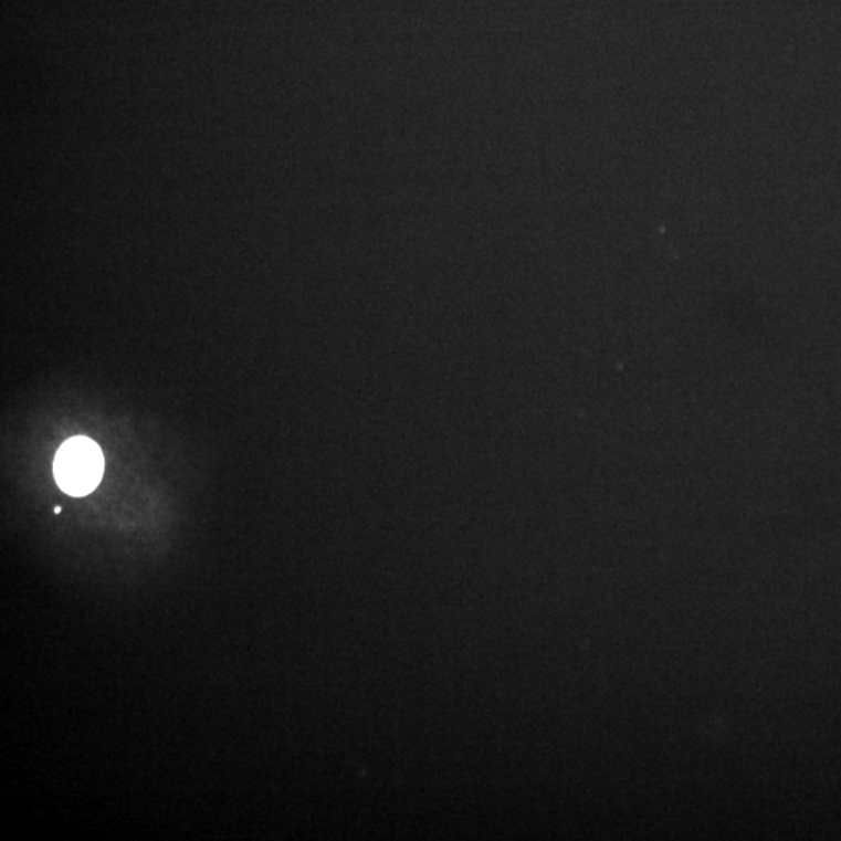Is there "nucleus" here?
<instances>
[{
	"instance_id": "1",
	"label": "nucleus",
	"mask_w": 841,
	"mask_h": 841,
	"mask_svg": "<svg viewBox=\"0 0 841 841\" xmlns=\"http://www.w3.org/2000/svg\"><path fill=\"white\" fill-rule=\"evenodd\" d=\"M105 459L93 440L75 437L56 452L53 473L56 483L70 496L82 497L93 493L104 475Z\"/></svg>"
}]
</instances>
